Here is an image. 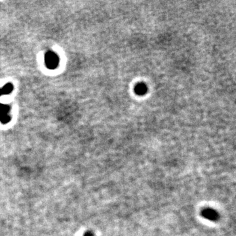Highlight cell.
<instances>
[{
    "label": "cell",
    "mask_w": 236,
    "mask_h": 236,
    "mask_svg": "<svg viewBox=\"0 0 236 236\" xmlns=\"http://www.w3.org/2000/svg\"><path fill=\"white\" fill-rule=\"evenodd\" d=\"M45 64L49 69L56 68L59 64V57L53 52H48L45 55Z\"/></svg>",
    "instance_id": "cell-1"
},
{
    "label": "cell",
    "mask_w": 236,
    "mask_h": 236,
    "mask_svg": "<svg viewBox=\"0 0 236 236\" xmlns=\"http://www.w3.org/2000/svg\"><path fill=\"white\" fill-rule=\"evenodd\" d=\"M1 91H2V94H6V95L9 94L13 91V85L10 83L7 84L6 85H5L3 87V88L1 89Z\"/></svg>",
    "instance_id": "cell-2"
},
{
    "label": "cell",
    "mask_w": 236,
    "mask_h": 236,
    "mask_svg": "<svg viewBox=\"0 0 236 236\" xmlns=\"http://www.w3.org/2000/svg\"><path fill=\"white\" fill-rule=\"evenodd\" d=\"M9 106L6 104H0V115H6L9 111Z\"/></svg>",
    "instance_id": "cell-3"
},
{
    "label": "cell",
    "mask_w": 236,
    "mask_h": 236,
    "mask_svg": "<svg viewBox=\"0 0 236 236\" xmlns=\"http://www.w3.org/2000/svg\"><path fill=\"white\" fill-rule=\"evenodd\" d=\"M10 116L8 114L6 115H0V121H1L3 123H7L10 121Z\"/></svg>",
    "instance_id": "cell-4"
},
{
    "label": "cell",
    "mask_w": 236,
    "mask_h": 236,
    "mask_svg": "<svg viewBox=\"0 0 236 236\" xmlns=\"http://www.w3.org/2000/svg\"><path fill=\"white\" fill-rule=\"evenodd\" d=\"M2 91H1V89H0V95H2Z\"/></svg>",
    "instance_id": "cell-5"
}]
</instances>
